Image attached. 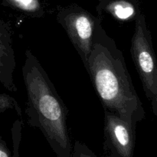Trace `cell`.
<instances>
[{
    "instance_id": "2",
    "label": "cell",
    "mask_w": 157,
    "mask_h": 157,
    "mask_svg": "<svg viewBox=\"0 0 157 157\" xmlns=\"http://www.w3.org/2000/svg\"><path fill=\"white\" fill-rule=\"evenodd\" d=\"M22 66L26 89L27 124L38 129L58 157H71L72 144L67 121L68 110L38 58L25 51Z\"/></svg>"
},
{
    "instance_id": "11",
    "label": "cell",
    "mask_w": 157,
    "mask_h": 157,
    "mask_svg": "<svg viewBox=\"0 0 157 157\" xmlns=\"http://www.w3.org/2000/svg\"><path fill=\"white\" fill-rule=\"evenodd\" d=\"M71 157H98L85 144L75 140Z\"/></svg>"
},
{
    "instance_id": "7",
    "label": "cell",
    "mask_w": 157,
    "mask_h": 157,
    "mask_svg": "<svg viewBox=\"0 0 157 157\" xmlns=\"http://www.w3.org/2000/svg\"><path fill=\"white\" fill-rule=\"evenodd\" d=\"M98 17H110L120 23L133 21L141 15L140 0H98Z\"/></svg>"
},
{
    "instance_id": "1",
    "label": "cell",
    "mask_w": 157,
    "mask_h": 157,
    "mask_svg": "<svg viewBox=\"0 0 157 157\" xmlns=\"http://www.w3.org/2000/svg\"><path fill=\"white\" fill-rule=\"evenodd\" d=\"M85 69L104 110L115 113L130 126L146 118V111L133 86L122 52L100 23Z\"/></svg>"
},
{
    "instance_id": "8",
    "label": "cell",
    "mask_w": 157,
    "mask_h": 157,
    "mask_svg": "<svg viewBox=\"0 0 157 157\" xmlns=\"http://www.w3.org/2000/svg\"><path fill=\"white\" fill-rule=\"evenodd\" d=\"M4 6L31 18H42L45 10L40 0H0Z\"/></svg>"
},
{
    "instance_id": "10",
    "label": "cell",
    "mask_w": 157,
    "mask_h": 157,
    "mask_svg": "<svg viewBox=\"0 0 157 157\" xmlns=\"http://www.w3.org/2000/svg\"><path fill=\"white\" fill-rule=\"evenodd\" d=\"M21 130H22V122L20 120L14 123L12 128V143H13V151L12 157L19 156V145L21 140Z\"/></svg>"
},
{
    "instance_id": "3",
    "label": "cell",
    "mask_w": 157,
    "mask_h": 157,
    "mask_svg": "<svg viewBox=\"0 0 157 157\" xmlns=\"http://www.w3.org/2000/svg\"><path fill=\"white\" fill-rule=\"evenodd\" d=\"M130 53L136 71L140 78L146 97L152 112L157 116V66L151 33L145 15L141 14L135 20V29L131 41Z\"/></svg>"
},
{
    "instance_id": "12",
    "label": "cell",
    "mask_w": 157,
    "mask_h": 157,
    "mask_svg": "<svg viewBox=\"0 0 157 157\" xmlns=\"http://www.w3.org/2000/svg\"><path fill=\"white\" fill-rule=\"evenodd\" d=\"M0 157H12V152L8 147L6 142L0 136Z\"/></svg>"
},
{
    "instance_id": "9",
    "label": "cell",
    "mask_w": 157,
    "mask_h": 157,
    "mask_svg": "<svg viewBox=\"0 0 157 157\" xmlns=\"http://www.w3.org/2000/svg\"><path fill=\"white\" fill-rule=\"evenodd\" d=\"M9 110H13L19 117H22L21 109L16 100L7 94L0 92V113H4Z\"/></svg>"
},
{
    "instance_id": "4",
    "label": "cell",
    "mask_w": 157,
    "mask_h": 157,
    "mask_svg": "<svg viewBox=\"0 0 157 157\" xmlns=\"http://www.w3.org/2000/svg\"><path fill=\"white\" fill-rule=\"evenodd\" d=\"M57 21L64 28L86 67L97 28L102 20L81 6L72 4L58 8Z\"/></svg>"
},
{
    "instance_id": "5",
    "label": "cell",
    "mask_w": 157,
    "mask_h": 157,
    "mask_svg": "<svg viewBox=\"0 0 157 157\" xmlns=\"http://www.w3.org/2000/svg\"><path fill=\"white\" fill-rule=\"evenodd\" d=\"M104 110L103 149L105 157H134L136 128L115 113Z\"/></svg>"
},
{
    "instance_id": "6",
    "label": "cell",
    "mask_w": 157,
    "mask_h": 157,
    "mask_svg": "<svg viewBox=\"0 0 157 157\" xmlns=\"http://www.w3.org/2000/svg\"><path fill=\"white\" fill-rule=\"evenodd\" d=\"M12 27L0 18V83L12 92L17 91L13 74L16 67Z\"/></svg>"
}]
</instances>
